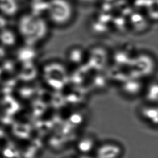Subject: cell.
Returning <instances> with one entry per match:
<instances>
[{
  "instance_id": "cell-5",
  "label": "cell",
  "mask_w": 158,
  "mask_h": 158,
  "mask_svg": "<svg viewBox=\"0 0 158 158\" xmlns=\"http://www.w3.org/2000/svg\"><path fill=\"white\" fill-rule=\"evenodd\" d=\"M123 91L127 94L130 95H135L138 93L141 94V89H143V88H141V84L139 81H135L132 79V81H127L123 85Z\"/></svg>"
},
{
  "instance_id": "cell-4",
  "label": "cell",
  "mask_w": 158,
  "mask_h": 158,
  "mask_svg": "<svg viewBox=\"0 0 158 158\" xmlns=\"http://www.w3.org/2000/svg\"><path fill=\"white\" fill-rule=\"evenodd\" d=\"M96 143L94 138L85 136L81 138L77 142L76 148L79 154H91L96 148Z\"/></svg>"
},
{
  "instance_id": "cell-8",
  "label": "cell",
  "mask_w": 158,
  "mask_h": 158,
  "mask_svg": "<svg viewBox=\"0 0 158 158\" xmlns=\"http://www.w3.org/2000/svg\"></svg>"
},
{
  "instance_id": "cell-7",
  "label": "cell",
  "mask_w": 158,
  "mask_h": 158,
  "mask_svg": "<svg viewBox=\"0 0 158 158\" xmlns=\"http://www.w3.org/2000/svg\"><path fill=\"white\" fill-rule=\"evenodd\" d=\"M76 158H95L94 155L92 154H79V156Z\"/></svg>"
},
{
  "instance_id": "cell-2",
  "label": "cell",
  "mask_w": 158,
  "mask_h": 158,
  "mask_svg": "<svg viewBox=\"0 0 158 158\" xmlns=\"http://www.w3.org/2000/svg\"><path fill=\"white\" fill-rule=\"evenodd\" d=\"M139 114L143 119L151 126H157L158 125V107L157 104H151L145 103L139 110Z\"/></svg>"
},
{
  "instance_id": "cell-1",
  "label": "cell",
  "mask_w": 158,
  "mask_h": 158,
  "mask_svg": "<svg viewBox=\"0 0 158 158\" xmlns=\"http://www.w3.org/2000/svg\"><path fill=\"white\" fill-rule=\"evenodd\" d=\"M123 153V148L119 143L107 141L97 146L94 150L95 158H120Z\"/></svg>"
},
{
  "instance_id": "cell-6",
  "label": "cell",
  "mask_w": 158,
  "mask_h": 158,
  "mask_svg": "<svg viewBox=\"0 0 158 158\" xmlns=\"http://www.w3.org/2000/svg\"><path fill=\"white\" fill-rule=\"evenodd\" d=\"M79 48H75L71 49L70 52L68 53V58L70 60L71 63L74 64L78 63L81 61L83 58V53L84 52Z\"/></svg>"
},
{
  "instance_id": "cell-3",
  "label": "cell",
  "mask_w": 158,
  "mask_h": 158,
  "mask_svg": "<svg viewBox=\"0 0 158 158\" xmlns=\"http://www.w3.org/2000/svg\"><path fill=\"white\" fill-rule=\"evenodd\" d=\"M158 87L156 81H150L147 85L143 87V97L145 103L157 104Z\"/></svg>"
}]
</instances>
